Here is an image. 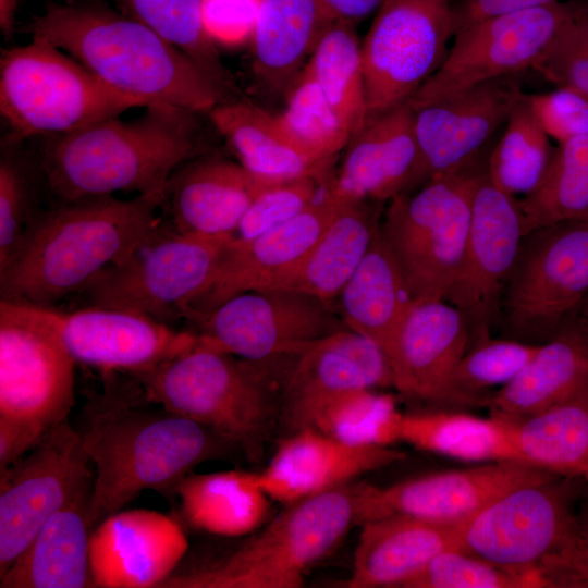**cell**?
<instances>
[{
    "instance_id": "cell-36",
    "label": "cell",
    "mask_w": 588,
    "mask_h": 588,
    "mask_svg": "<svg viewBox=\"0 0 588 588\" xmlns=\"http://www.w3.org/2000/svg\"><path fill=\"white\" fill-rule=\"evenodd\" d=\"M468 462L522 461L513 425L465 411L422 409L401 413L396 442Z\"/></svg>"
},
{
    "instance_id": "cell-48",
    "label": "cell",
    "mask_w": 588,
    "mask_h": 588,
    "mask_svg": "<svg viewBox=\"0 0 588 588\" xmlns=\"http://www.w3.org/2000/svg\"><path fill=\"white\" fill-rule=\"evenodd\" d=\"M585 478L568 534L537 567L546 588H588V476Z\"/></svg>"
},
{
    "instance_id": "cell-20",
    "label": "cell",
    "mask_w": 588,
    "mask_h": 588,
    "mask_svg": "<svg viewBox=\"0 0 588 588\" xmlns=\"http://www.w3.org/2000/svg\"><path fill=\"white\" fill-rule=\"evenodd\" d=\"M44 308L75 362L103 373H134L204 345L201 338L191 330H177L125 309L101 306L75 310Z\"/></svg>"
},
{
    "instance_id": "cell-53",
    "label": "cell",
    "mask_w": 588,
    "mask_h": 588,
    "mask_svg": "<svg viewBox=\"0 0 588 588\" xmlns=\"http://www.w3.org/2000/svg\"><path fill=\"white\" fill-rule=\"evenodd\" d=\"M385 0H319L326 12L336 20L355 23L377 12Z\"/></svg>"
},
{
    "instance_id": "cell-7",
    "label": "cell",
    "mask_w": 588,
    "mask_h": 588,
    "mask_svg": "<svg viewBox=\"0 0 588 588\" xmlns=\"http://www.w3.org/2000/svg\"><path fill=\"white\" fill-rule=\"evenodd\" d=\"M75 363L44 307L0 301V471L68 419Z\"/></svg>"
},
{
    "instance_id": "cell-34",
    "label": "cell",
    "mask_w": 588,
    "mask_h": 588,
    "mask_svg": "<svg viewBox=\"0 0 588 588\" xmlns=\"http://www.w3.org/2000/svg\"><path fill=\"white\" fill-rule=\"evenodd\" d=\"M183 520L193 529L221 538H243L267 523L270 501L256 473L233 469L188 474L176 486Z\"/></svg>"
},
{
    "instance_id": "cell-33",
    "label": "cell",
    "mask_w": 588,
    "mask_h": 588,
    "mask_svg": "<svg viewBox=\"0 0 588 588\" xmlns=\"http://www.w3.org/2000/svg\"><path fill=\"white\" fill-rule=\"evenodd\" d=\"M215 128L226 140L238 163L278 182L315 177L324 184L330 166L301 151L282 128L277 114L244 101L229 100L209 111Z\"/></svg>"
},
{
    "instance_id": "cell-14",
    "label": "cell",
    "mask_w": 588,
    "mask_h": 588,
    "mask_svg": "<svg viewBox=\"0 0 588 588\" xmlns=\"http://www.w3.org/2000/svg\"><path fill=\"white\" fill-rule=\"evenodd\" d=\"M451 0H385L362 41L368 118L407 101L453 36Z\"/></svg>"
},
{
    "instance_id": "cell-27",
    "label": "cell",
    "mask_w": 588,
    "mask_h": 588,
    "mask_svg": "<svg viewBox=\"0 0 588 588\" xmlns=\"http://www.w3.org/2000/svg\"><path fill=\"white\" fill-rule=\"evenodd\" d=\"M416 157L407 100L367 119L351 136L338 172L324 187L342 201H389L404 189Z\"/></svg>"
},
{
    "instance_id": "cell-10",
    "label": "cell",
    "mask_w": 588,
    "mask_h": 588,
    "mask_svg": "<svg viewBox=\"0 0 588 588\" xmlns=\"http://www.w3.org/2000/svg\"><path fill=\"white\" fill-rule=\"evenodd\" d=\"M232 238L184 233L161 218L122 260L75 294L86 306L125 309L171 326L207 284Z\"/></svg>"
},
{
    "instance_id": "cell-24",
    "label": "cell",
    "mask_w": 588,
    "mask_h": 588,
    "mask_svg": "<svg viewBox=\"0 0 588 588\" xmlns=\"http://www.w3.org/2000/svg\"><path fill=\"white\" fill-rule=\"evenodd\" d=\"M404 458V452L391 446H355L304 428L279 440L256 480L272 501L285 505L348 485Z\"/></svg>"
},
{
    "instance_id": "cell-46",
    "label": "cell",
    "mask_w": 588,
    "mask_h": 588,
    "mask_svg": "<svg viewBox=\"0 0 588 588\" xmlns=\"http://www.w3.org/2000/svg\"><path fill=\"white\" fill-rule=\"evenodd\" d=\"M532 69L555 87L588 95V8L561 28Z\"/></svg>"
},
{
    "instance_id": "cell-23",
    "label": "cell",
    "mask_w": 588,
    "mask_h": 588,
    "mask_svg": "<svg viewBox=\"0 0 588 588\" xmlns=\"http://www.w3.org/2000/svg\"><path fill=\"white\" fill-rule=\"evenodd\" d=\"M188 550L186 534L174 517L154 510H121L91 532V587L160 588Z\"/></svg>"
},
{
    "instance_id": "cell-29",
    "label": "cell",
    "mask_w": 588,
    "mask_h": 588,
    "mask_svg": "<svg viewBox=\"0 0 588 588\" xmlns=\"http://www.w3.org/2000/svg\"><path fill=\"white\" fill-rule=\"evenodd\" d=\"M462 524H439L403 516L364 523L352 574L345 586L401 588L441 552L458 550Z\"/></svg>"
},
{
    "instance_id": "cell-32",
    "label": "cell",
    "mask_w": 588,
    "mask_h": 588,
    "mask_svg": "<svg viewBox=\"0 0 588 588\" xmlns=\"http://www.w3.org/2000/svg\"><path fill=\"white\" fill-rule=\"evenodd\" d=\"M381 204L344 201L308 254L271 289L301 291L333 303L380 229Z\"/></svg>"
},
{
    "instance_id": "cell-11",
    "label": "cell",
    "mask_w": 588,
    "mask_h": 588,
    "mask_svg": "<svg viewBox=\"0 0 588 588\" xmlns=\"http://www.w3.org/2000/svg\"><path fill=\"white\" fill-rule=\"evenodd\" d=\"M588 294V219L526 233L505 283L497 321L502 338L540 345Z\"/></svg>"
},
{
    "instance_id": "cell-9",
    "label": "cell",
    "mask_w": 588,
    "mask_h": 588,
    "mask_svg": "<svg viewBox=\"0 0 588 588\" xmlns=\"http://www.w3.org/2000/svg\"><path fill=\"white\" fill-rule=\"evenodd\" d=\"M476 162L388 201L380 233L416 302L444 299L457 274L483 168Z\"/></svg>"
},
{
    "instance_id": "cell-6",
    "label": "cell",
    "mask_w": 588,
    "mask_h": 588,
    "mask_svg": "<svg viewBox=\"0 0 588 588\" xmlns=\"http://www.w3.org/2000/svg\"><path fill=\"white\" fill-rule=\"evenodd\" d=\"M279 358L250 360L200 345L130 376L151 401L208 428L258 463L280 419L291 365L274 370Z\"/></svg>"
},
{
    "instance_id": "cell-44",
    "label": "cell",
    "mask_w": 588,
    "mask_h": 588,
    "mask_svg": "<svg viewBox=\"0 0 588 588\" xmlns=\"http://www.w3.org/2000/svg\"><path fill=\"white\" fill-rule=\"evenodd\" d=\"M377 389L345 392L322 405L310 427L355 446H391L401 412L395 399Z\"/></svg>"
},
{
    "instance_id": "cell-55",
    "label": "cell",
    "mask_w": 588,
    "mask_h": 588,
    "mask_svg": "<svg viewBox=\"0 0 588 588\" xmlns=\"http://www.w3.org/2000/svg\"><path fill=\"white\" fill-rule=\"evenodd\" d=\"M574 315L588 324V294L584 297Z\"/></svg>"
},
{
    "instance_id": "cell-5",
    "label": "cell",
    "mask_w": 588,
    "mask_h": 588,
    "mask_svg": "<svg viewBox=\"0 0 588 588\" xmlns=\"http://www.w3.org/2000/svg\"><path fill=\"white\" fill-rule=\"evenodd\" d=\"M356 483L285 504L256 531L224 550H189L160 588H299L357 525Z\"/></svg>"
},
{
    "instance_id": "cell-39",
    "label": "cell",
    "mask_w": 588,
    "mask_h": 588,
    "mask_svg": "<svg viewBox=\"0 0 588 588\" xmlns=\"http://www.w3.org/2000/svg\"><path fill=\"white\" fill-rule=\"evenodd\" d=\"M519 205L525 234L542 225L588 219V135L559 143L542 181Z\"/></svg>"
},
{
    "instance_id": "cell-40",
    "label": "cell",
    "mask_w": 588,
    "mask_h": 588,
    "mask_svg": "<svg viewBox=\"0 0 588 588\" xmlns=\"http://www.w3.org/2000/svg\"><path fill=\"white\" fill-rule=\"evenodd\" d=\"M539 345L491 335L470 344L452 371L436 409L487 407L494 387L509 383L534 356Z\"/></svg>"
},
{
    "instance_id": "cell-12",
    "label": "cell",
    "mask_w": 588,
    "mask_h": 588,
    "mask_svg": "<svg viewBox=\"0 0 588 588\" xmlns=\"http://www.w3.org/2000/svg\"><path fill=\"white\" fill-rule=\"evenodd\" d=\"M185 322L207 346L250 360L297 356L347 329L333 303L287 289L248 291Z\"/></svg>"
},
{
    "instance_id": "cell-38",
    "label": "cell",
    "mask_w": 588,
    "mask_h": 588,
    "mask_svg": "<svg viewBox=\"0 0 588 588\" xmlns=\"http://www.w3.org/2000/svg\"><path fill=\"white\" fill-rule=\"evenodd\" d=\"M354 24L332 20L305 65L352 135L368 119L362 42Z\"/></svg>"
},
{
    "instance_id": "cell-31",
    "label": "cell",
    "mask_w": 588,
    "mask_h": 588,
    "mask_svg": "<svg viewBox=\"0 0 588 588\" xmlns=\"http://www.w3.org/2000/svg\"><path fill=\"white\" fill-rule=\"evenodd\" d=\"M336 299L334 307L347 329L372 341L388 357L416 301L380 229Z\"/></svg>"
},
{
    "instance_id": "cell-42",
    "label": "cell",
    "mask_w": 588,
    "mask_h": 588,
    "mask_svg": "<svg viewBox=\"0 0 588 588\" xmlns=\"http://www.w3.org/2000/svg\"><path fill=\"white\" fill-rule=\"evenodd\" d=\"M138 20L188 56L215 82L233 93L230 73L221 62L217 45L201 21V0H117Z\"/></svg>"
},
{
    "instance_id": "cell-26",
    "label": "cell",
    "mask_w": 588,
    "mask_h": 588,
    "mask_svg": "<svg viewBox=\"0 0 588 588\" xmlns=\"http://www.w3.org/2000/svg\"><path fill=\"white\" fill-rule=\"evenodd\" d=\"M279 183L238 162L203 155L172 173L162 206L167 207L169 221L181 232L229 236L235 233L254 200Z\"/></svg>"
},
{
    "instance_id": "cell-18",
    "label": "cell",
    "mask_w": 588,
    "mask_h": 588,
    "mask_svg": "<svg viewBox=\"0 0 588 588\" xmlns=\"http://www.w3.org/2000/svg\"><path fill=\"white\" fill-rule=\"evenodd\" d=\"M554 476L558 474L526 462L500 461L385 487L356 482L357 525L391 516L462 524L503 493Z\"/></svg>"
},
{
    "instance_id": "cell-4",
    "label": "cell",
    "mask_w": 588,
    "mask_h": 588,
    "mask_svg": "<svg viewBox=\"0 0 588 588\" xmlns=\"http://www.w3.org/2000/svg\"><path fill=\"white\" fill-rule=\"evenodd\" d=\"M162 201L90 197L38 212L0 269L1 299L56 307L122 260L159 222Z\"/></svg>"
},
{
    "instance_id": "cell-1",
    "label": "cell",
    "mask_w": 588,
    "mask_h": 588,
    "mask_svg": "<svg viewBox=\"0 0 588 588\" xmlns=\"http://www.w3.org/2000/svg\"><path fill=\"white\" fill-rule=\"evenodd\" d=\"M103 373L102 393L93 391L78 430L94 465L93 530L143 491L174 497L179 482L198 464L231 445L200 424L151 401L132 376Z\"/></svg>"
},
{
    "instance_id": "cell-25",
    "label": "cell",
    "mask_w": 588,
    "mask_h": 588,
    "mask_svg": "<svg viewBox=\"0 0 588 588\" xmlns=\"http://www.w3.org/2000/svg\"><path fill=\"white\" fill-rule=\"evenodd\" d=\"M469 346L468 324L455 306L444 299L415 302L388 356L393 388L405 400L436 409Z\"/></svg>"
},
{
    "instance_id": "cell-16",
    "label": "cell",
    "mask_w": 588,
    "mask_h": 588,
    "mask_svg": "<svg viewBox=\"0 0 588 588\" xmlns=\"http://www.w3.org/2000/svg\"><path fill=\"white\" fill-rule=\"evenodd\" d=\"M90 465L78 430L66 419L0 471V576L42 526L94 480Z\"/></svg>"
},
{
    "instance_id": "cell-15",
    "label": "cell",
    "mask_w": 588,
    "mask_h": 588,
    "mask_svg": "<svg viewBox=\"0 0 588 588\" xmlns=\"http://www.w3.org/2000/svg\"><path fill=\"white\" fill-rule=\"evenodd\" d=\"M584 8L555 1L492 16L454 35L439 69L408 99L432 103L477 84L532 68L561 28Z\"/></svg>"
},
{
    "instance_id": "cell-52",
    "label": "cell",
    "mask_w": 588,
    "mask_h": 588,
    "mask_svg": "<svg viewBox=\"0 0 588 588\" xmlns=\"http://www.w3.org/2000/svg\"><path fill=\"white\" fill-rule=\"evenodd\" d=\"M559 0H462L452 7L453 36L479 21L537 8Z\"/></svg>"
},
{
    "instance_id": "cell-28",
    "label": "cell",
    "mask_w": 588,
    "mask_h": 588,
    "mask_svg": "<svg viewBox=\"0 0 588 588\" xmlns=\"http://www.w3.org/2000/svg\"><path fill=\"white\" fill-rule=\"evenodd\" d=\"M588 383V324L574 314L539 345L523 369L494 392L490 417L516 424L566 400Z\"/></svg>"
},
{
    "instance_id": "cell-22",
    "label": "cell",
    "mask_w": 588,
    "mask_h": 588,
    "mask_svg": "<svg viewBox=\"0 0 588 588\" xmlns=\"http://www.w3.org/2000/svg\"><path fill=\"white\" fill-rule=\"evenodd\" d=\"M393 387L384 352L350 329L321 339L294 357L281 394L279 424L284 436L309 428L330 400L358 389Z\"/></svg>"
},
{
    "instance_id": "cell-47",
    "label": "cell",
    "mask_w": 588,
    "mask_h": 588,
    "mask_svg": "<svg viewBox=\"0 0 588 588\" xmlns=\"http://www.w3.org/2000/svg\"><path fill=\"white\" fill-rule=\"evenodd\" d=\"M324 185L315 177H303L267 188L250 205L233 237L250 240L292 220L318 199Z\"/></svg>"
},
{
    "instance_id": "cell-35",
    "label": "cell",
    "mask_w": 588,
    "mask_h": 588,
    "mask_svg": "<svg viewBox=\"0 0 588 588\" xmlns=\"http://www.w3.org/2000/svg\"><path fill=\"white\" fill-rule=\"evenodd\" d=\"M332 20L319 0H261L249 40L256 77L275 90L295 81Z\"/></svg>"
},
{
    "instance_id": "cell-41",
    "label": "cell",
    "mask_w": 588,
    "mask_h": 588,
    "mask_svg": "<svg viewBox=\"0 0 588 588\" xmlns=\"http://www.w3.org/2000/svg\"><path fill=\"white\" fill-rule=\"evenodd\" d=\"M525 96L512 110L486 163L491 182L515 197H524L538 187L554 150Z\"/></svg>"
},
{
    "instance_id": "cell-30",
    "label": "cell",
    "mask_w": 588,
    "mask_h": 588,
    "mask_svg": "<svg viewBox=\"0 0 588 588\" xmlns=\"http://www.w3.org/2000/svg\"><path fill=\"white\" fill-rule=\"evenodd\" d=\"M93 482L84 486L42 526L25 551L0 576V588L91 587Z\"/></svg>"
},
{
    "instance_id": "cell-2",
    "label": "cell",
    "mask_w": 588,
    "mask_h": 588,
    "mask_svg": "<svg viewBox=\"0 0 588 588\" xmlns=\"http://www.w3.org/2000/svg\"><path fill=\"white\" fill-rule=\"evenodd\" d=\"M138 119H107L48 137L40 167L63 203L136 192L163 204L172 173L207 154L197 112L155 103Z\"/></svg>"
},
{
    "instance_id": "cell-8",
    "label": "cell",
    "mask_w": 588,
    "mask_h": 588,
    "mask_svg": "<svg viewBox=\"0 0 588 588\" xmlns=\"http://www.w3.org/2000/svg\"><path fill=\"white\" fill-rule=\"evenodd\" d=\"M148 106L41 37L1 52L0 111L13 138L59 136Z\"/></svg>"
},
{
    "instance_id": "cell-50",
    "label": "cell",
    "mask_w": 588,
    "mask_h": 588,
    "mask_svg": "<svg viewBox=\"0 0 588 588\" xmlns=\"http://www.w3.org/2000/svg\"><path fill=\"white\" fill-rule=\"evenodd\" d=\"M526 101L549 137L559 143L588 135V95L556 87L543 94H526Z\"/></svg>"
},
{
    "instance_id": "cell-19",
    "label": "cell",
    "mask_w": 588,
    "mask_h": 588,
    "mask_svg": "<svg viewBox=\"0 0 588 588\" xmlns=\"http://www.w3.org/2000/svg\"><path fill=\"white\" fill-rule=\"evenodd\" d=\"M524 95L522 82L513 74L413 108L417 157L401 193L475 161Z\"/></svg>"
},
{
    "instance_id": "cell-45",
    "label": "cell",
    "mask_w": 588,
    "mask_h": 588,
    "mask_svg": "<svg viewBox=\"0 0 588 588\" xmlns=\"http://www.w3.org/2000/svg\"><path fill=\"white\" fill-rule=\"evenodd\" d=\"M401 588H546L537 573L501 567L460 550L434 556Z\"/></svg>"
},
{
    "instance_id": "cell-37",
    "label": "cell",
    "mask_w": 588,
    "mask_h": 588,
    "mask_svg": "<svg viewBox=\"0 0 588 588\" xmlns=\"http://www.w3.org/2000/svg\"><path fill=\"white\" fill-rule=\"evenodd\" d=\"M512 425L524 462L561 476H588V383L566 400Z\"/></svg>"
},
{
    "instance_id": "cell-49",
    "label": "cell",
    "mask_w": 588,
    "mask_h": 588,
    "mask_svg": "<svg viewBox=\"0 0 588 588\" xmlns=\"http://www.w3.org/2000/svg\"><path fill=\"white\" fill-rule=\"evenodd\" d=\"M37 213L29 209L26 177L11 160L0 163V269L12 257Z\"/></svg>"
},
{
    "instance_id": "cell-43",
    "label": "cell",
    "mask_w": 588,
    "mask_h": 588,
    "mask_svg": "<svg viewBox=\"0 0 588 588\" xmlns=\"http://www.w3.org/2000/svg\"><path fill=\"white\" fill-rule=\"evenodd\" d=\"M277 118L301 151L327 166L352 136L305 66L293 82L285 110Z\"/></svg>"
},
{
    "instance_id": "cell-13",
    "label": "cell",
    "mask_w": 588,
    "mask_h": 588,
    "mask_svg": "<svg viewBox=\"0 0 588 588\" xmlns=\"http://www.w3.org/2000/svg\"><path fill=\"white\" fill-rule=\"evenodd\" d=\"M585 482V477L558 475L503 493L462 524L458 550L538 574L541 561L568 534Z\"/></svg>"
},
{
    "instance_id": "cell-51",
    "label": "cell",
    "mask_w": 588,
    "mask_h": 588,
    "mask_svg": "<svg viewBox=\"0 0 588 588\" xmlns=\"http://www.w3.org/2000/svg\"><path fill=\"white\" fill-rule=\"evenodd\" d=\"M261 0H201L204 28L216 45L250 40Z\"/></svg>"
},
{
    "instance_id": "cell-21",
    "label": "cell",
    "mask_w": 588,
    "mask_h": 588,
    "mask_svg": "<svg viewBox=\"0 0 588 588\" xmlns=\"http://www.w3.org/2000/svg\"><path fill=\"white\" fill-rule=\"evenodd\" d=\"M343 203L323 187L321 196L292 220L250 240L233 237L182 319L203 316L235 295L271 289L308 254Z\"/></svg>"
},
{
    "instance_id": "cell-3",
    "label": "cell",
    "mask_w": 588,
    "mask_h": 588,
    "mask_svg": "<svg viewBox=\"0 0 588 588\" xmlns=\"http://www.w3.org/2000/svg\"><path fill=\"white\" fill-rule=\"evenodd\" d=\"M26 32L73 57L106 85L148 105L200 113L229 101L230 91L128 14L95 4L48 3Z\"/></svg>"
},
{
    "instance_id": "cell-54",
    "label": "cell",
    "mask_w": 588,
    "mask_h": 588,
    "mask_svg": "<svg viewBox=\"0 0 588 588\" xmlns=\"http://www.w3.org/2000/svg\"><path fill=\"white\" fill-rule=\"evenodd\" d=\"M17 0H0V28L5 37L14 32Z\"/></svg>"
},
{
    "instance_id": "cell-17",
    "label": "cell",
    "mask_w": 588,
    "mask_h": 588,
    "mask_svg": "<svg viewBox=\"0 0 588 588\" xmlns=\"http://www.w3.org/2000/svg\"><path fill=\"white\" fill-rule=\"evenodd\" d=\"M524 234L519 198L493 184L485 164L475 187L462 264L444 298L465 317L470 344L491 335Z\"/></svg>"
}]
</instances>
